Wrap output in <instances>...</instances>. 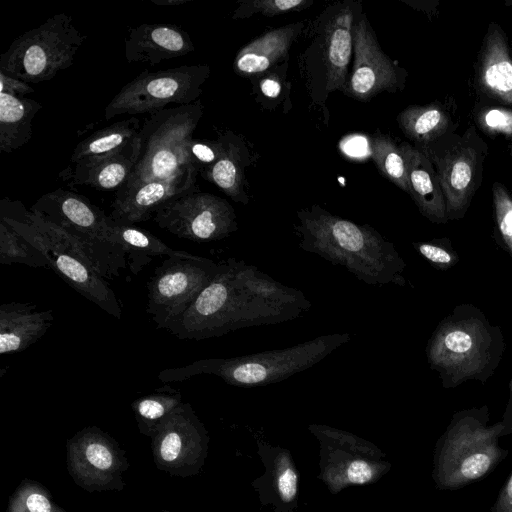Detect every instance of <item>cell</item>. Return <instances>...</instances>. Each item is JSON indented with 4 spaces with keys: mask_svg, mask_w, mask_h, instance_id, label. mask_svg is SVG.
<instances>
[{
    "mask_svg": "<svg viewBox=\"0 0 512 512\" xmlns=\"http://www.w3.org/2000/svg\"><path fill=\"white\" fill-rule=\"evenodd\" d=\"M220 269V263L197 255L165 259L147 283L146 311L157 328L178 321Z\"/></svg>",
    "mask_w": 512,
    "mask_h": 512,
    "instance_id": "12",
    "label": "cell"
},
{
    "mask_svg": "<svg viewBox=\"0 0 512 512\" xmlns=\"http://www.w3.org/2000/svg\"><path fill=\"white\" fill-rule=\"evenodd\" d=\"M221 138L224 144L222 155L213 165L202 169L201 175L234 201L246 204L248 197L243 189L241 149L231 136Z\"/></svg>",
    "mask_w": 512,
    "mask_h": 512,
    "instance_id": "29",
    "label": "cell"
},
{
    "mask_svg": "<svg viewBox=\"0 0 512 512\" xmlns=\"http://www.w3.org/2000/svg\"><path fill=\"white\" fill-rule=\"evenodd\" d=\"M109 238L124 249L129 270L133 275L139 274L157 256L184 258L195 256L170 248L147 230L134 225L118 224L112 219L109 224Z\"/></svg>",
    "mask_w": 512,
    "mask_h": 512,
    "instance_id": "25",
    "label": "cell"
},
{
    "mask_svg": "<svg viewBox=\"0 0 512 512\" xmlns=\"http://www.w3.org/2000/svg\"><path fill=\"white\" fill-rule=\"evenodd\" d=\"M370 151L379 172L409 194L406 163L400 146L388 136L379 134L371 138Z\"/></svg>",
    "mask_w": 512,
    "mask_h": 512,
    "instance_id": "31",
    "label": "cell"
},
{
    "mask_svg": "<svg viewBox=\"0 0 512 512\" xmlns=\"http://www.w3.org/2000/svg\"><path fill=\"white\" fill-rule=\"evenodd\" d=\"M67 471L87 492L122 491L130 467L126 451L97 426L79 430L66 443Z\"/></svg>",
    "mask_w": 512,
    "mask_h": 512,
    "instance_id": "13",
    "label": "cell"
},
{
    "mask_svg": "<svg viewBox=\"0 0 512 512\" xmlns=\"http://www.w3.org/2000/svg\"><path fill=\"white\" fill-rule=\"evenodd\" d=\"M491 512H512V473L500 489Z\"/></svg>",
    "mask_w": 512,
    "mask_h": 512,
    "instance_id": "42",
    "label": "cell"
},
{
    "mask_svg": "<svg viewBox=\"0 0 512 512\" xmlns=\"http://www.w3.org/2000/svg\"><path fill=\"white\" fill-rule=\"evenodd\" d=\"M500 423L502 425L501 437L512 434V378L509 382V398Z\"/></svg>",
    "mask_w": 512,
    "mask_h": 512,
    "instance_id": "44",
    "label": "cell"
},
{
    "mask_svg": "<svg viewBox=\"0 0 512 512\" xmlns=\"http://www.w3.org/2000/svg\"><path fill=\"white\" fill-rule=\"evenodd\" d=\"M374 470L371 465L364 460L352 461L346 471L347 480L353 484H365L373 477Z\"/></svg>",
    "mask_w": 512,
    "mask_h": 512,
    "instance_id": "40",
    "label": "cell"
},
{
    "mask_svg": "<svg viewBox=\"0 0 512 512\" xmlns=\"http://www.w3.org/2000/svg\"><path fill=\"white\" fill-rule=\"evenodd\" d=\"M223 150L221 137L216 141L190 138L184 145V157L187 164L205 169L220 158Z\"/></svg>",
    "mask_w": 512,
    "mask_h": 512,
    "instance_id": "37",
    "label": "cell"
},
{
    "mask_svg": "<svg viewBox=\"0 0 512 512\" xmlns=\"http://www.w3.org/2000/svg\"><path fill=\"white\" fill-rule=\"evenodd\" d=\"M192 0H151L152 3L158 6H179L188 3Z\"/></svg>",
    "mask_w": 512,
    "mask_h": 512,
    "instance_id": "45",
    "label": "cell"
},
{
    "mask_svg": "<svg viewBox=\"0 0 512 512\" xmlns=\"http://www.w3.org/2000/svg\"><path fill=\"white\" fill-rule=\"evenodd\" d=\"M6 512H67L53 499L49 490L37 481L25 478L9 499Z\"/></svg>",
    "mask_w": 512,
    "mask_h": 512,
    "instance_id": "33",
    "label": "cell"
},
{
    "mask_svg": "<svg viewBox=\"0 0 512 512\" xmlns=\"http://www.w3.org/2000/svg\"><path fill=\"white\" fill-rule=\"evenodd\" d=\"M209 438L189 403L178 406L151 437L153 462L159 471L187 478L204 464Z\"/></svg>",
    "mask_w": 512,
    "mask_h": 512,
    "instance_id": "15",
    "label": "cell"
},
{
    "mask_svg": "<svg viewBox=\"0 0 512 512\" xmlns=\"http://www.w3.org/2000/svg\"><path fill=\"white\" fill-rule=\"evenodd\" d=\"M311 0H250L242 1L233 13L234 19L250 17L256 13L273 17L290 11H298L309 7Z\"/></svg>",
    "mask_w": 512,
    "mask_h": 512,
    "instance_id": "35",
    "label": "cell"
},
{
    "mask_svg": "<svg viewBox=\"0 0 512 512\" xmlns=\"http://www.w3.org/2000/svg\"><path fill=\"white\" fill-rule=\"evenodd\" d=\"M86 38L71 15L55 14L12 42L1 55L0 71L27 83L50 80L72 66Z\"/></svg>",
    "mask_w": 512,
    "mask_h": 512,
    "instance_id": "8",
    "label": "cell"
},
{
    "mask_svg": "<svg viewBox=\"0 0 512 512\" xmlns=\"http://www.w3.org/2000/svg\"><path fill=\"white\" fill-rule=\"evenodd\" d=\"M509 155L512 157V143L507 147Z\"/></svg>",
    "mask_w": 512,
    "mask_h": 512,
    "instance_id": "46",
    "label": "cell"
},
{
    "mask_svg": "<svg viewBox=\"0 0 512 512\" xmlns=\"http://www.w3.org/2000/svg\"><path fill=\"white\" fill-rule=\"evenodd\" d=\"M0 263L24 264L31 268L50 269L47 258L4 221L0 220Z\"/></svg>",
    "mask_w": 512,
    "mask_h": 512,
    "instance_id": "32",
    "label": "cell"
},
{
    "mask_svg": "<svg viewBox=\"0 0 512 512\" xmlns=\"http://www.w3.org/2000/svg\"><path fill=\"white\" fill-rule=\"evenodd\" d=\"M30 211L70 234L104 279L120 277L126 268L124 249L109 238L110 216L86 197L59 188L42 195Z\"/></svg>",
    "mask_w": 512,
    "mask_h": 512,
    "instance_id": "7",
    "label": "cell"
},
{
    "mask_svg": "<svg viewBox=\"0 0 512 512\" xmlns=\"http://www.w3.org/2000/svg\"><path fill=\"white\" fill-rule=\"evenodd\" d=\"M354 64L343 91L358 100L393 90L399 83L398 70L381 50L365 17L353 26Z\"/></svg>",
    "mask_w": 512,
    "mask_h": 512,
    "instance_id": "16",
    "label": "cell"
},
{
    "mask_svg": "<svg viewBox=\"0 0 512 512\" xmlns=\"http://www.w3.org/2000/svg\"><path fill=\"white\" fill-rule=\"evenodd\" d=\"M182 403L181 394L170 387L157 389L134 400L131 407L140 433L151 438L163 421Z\"/></svg>",
    "mask_w": 512,
    "mask_h": 512,
    "instance_id": "30",
    "label": "cell"
},
{
    "mask_svg": "<svg viewBox=\"0 0 512 512\" xmlns=\"http://www.w3.org/2000/svg\"><path fill=\"white\" fill-rule=\"evenodd\" d=\"M350 334L331 333L282 349L234 356L207 358L186 366L162 370L163 382L184 381L200 374H211L237 387H258L283 381L302 372L350 341Z\"/></svg>",
    "mask_w": 512,
    "mask_h": 512,
    "instance_id": "4",
    "label": "cell"
},
{
    "mask_svg": "<svg viewBox=\"0 0 512 512\" xmlns=\"http://www.w3.org/2000/svg\"><path fill=\"white\" fill-rule=\"evenodd\" d=\"M489 408H469L453 414L438 439L432 476L441 490H456L483 478L506 458L499 444L502 425H488Z\"/></svg>",
    "mask_w": 512,
    "mask_h": 512,
    "instance_id": "6",
    "label": "cell"
},
{
    "mask_svg": "<svg viewBox=\"0 0 512 512\" xmlns=\"http://www.w3.org/2000/svg\"><path fill=\"white\" fill-rule=\"evenodd\" d=\"M0 92H7L17 96H24L34 92V89L18 78H14L0 71Z\"/></svg>",
    "mask_w": 512,
    "mask_h": 512,
    "instance_id": "41",
    "label": "cell"
},
{
    "mask_svg": "<svg viewBox=\"0 0 512 512\" xmlns=\"http://www.w3.org/2000/svg\"><path fill=\"white\" fill-rule=\"evenodd\" d=\"M400 148L406 163L409 195L420 213L432 223H447L445 198L432 162L417 146L402 143Z\"/></svg>",
    "mask_w": 512,
    "mask_h": 512,
    "instance_id": "20",
    "label": "cell"
},
{
    "mask_svg": "<svg viewBox=\"0 0 512 512\" xmlns=\"http://www.w3.org/2000/svg\"><path fill=\"white\" fill-rule=\"evenodd\" d=\"M261 92L269 98H276L281 92V83L275 76H267L260 82Z\"/></svg>",
    "mask_w": 512,
    "mask_h": 512,
    "instance_id": "43",
    "label": "cell"
},
{
    "mask_svg": "<svg viewBox=\"0 0 512 512\" xmlns=\"http://www.w3.org/2000/svg\"><path fill=\"white\" fill-rule=\"evenodd\" d=\"M52 310L36 311V305L10 302L0 306V354L24 351L51 326Z\"/></svg>",
    "mask_w": 512,
    "mask_h": 512,
    "instance_id": "21",
    "label": "cell"
},
{
    "mask_svg": "<svg viewBox=\"0 0 512 512\" xmlns=\"http://www.w3.org/2000/svg\"><path fill=\"white\" fill-rule=\"evenodd\" d=\"M194 49L188 33L174 24L144 23L130 28L125 38V57L129 63L145 62L155 66Z\"/></svg>",
    "mask_w": 512,
    "mask_h": 512,
    "instance_id": "19",
    "label": "cell"
},
{
    "mask_svg": "<svg viewBox=\"0 0 512 512\" xmlns=\"http://www.w3.org/2000/svg\"><path fill=\"white\" fill-rule=\"evenodd\" d=\"M141 126L140 119L131 117L92 133L77 144L71 163L92 161L118 151L139 135Z\"/></svg>",
    "mask_w": 512,
    "mask_h": 512,
    "instance_id": "27",
    "label": "cell"
},
{
    "mask_svg": "<svg viewBox=\"0 0 512 512\" xmlns=\"http://www.w3.org/2000/svg\"><path fill=\"white\" fill-rule=\"evenodd\" d=\"M140 153L139 133L132 142L116 152L76 164L71 172L72 182L98 190H119L133 173Z\"/></svg>",
    "mask_w": 512,
    "mask_h": 512,
    "instance_id": "22",
    "label": "cell"
},
{
    "mask_svg": "<svg viewBox=\"0 0 512 512\" xmlns=\"http://www.w3.org/2000/svg\"><path fill=\"white\" fill-rule=\"evenodd\" d=\"M492 198L497 235L512 258V195L505 185L495 181L492 185Z\"/></svg>",
    "mask_w": 512,
    "mask_h": 512,
    "instance_id": "34",
    "label": "cell"
},
{
    "mask_svg": "<svg viewBox=\"0 0 512 512\" xmlns=\"http://www.w3.org/2000/svg\"><path fill=\"white\" fill-rule=\"evenodd\" d=\"M298 219L295 229L302 250L343 266L368 285H406L404 259L394 244L370 225L357 224L319 206L298 212Z\"/></svg>",
    "mask_w": 512,
    "mask_h": 512,
    "instance_id": "2",
    "label": "cell"
},
{
    "mask_svg": "<svg viewBox=\"0 0 512 512\" xmlns=\"http://www.w3.org/2000/svg\"><path fill=\"white\" fill-rule=\"evenodd\" d=\"M202 114L203 105L196 101L163 109L146 117L140 130L141 153L138 162L119 190L166 179L192 166L187 164L184 157V145L192 138Z\"/></svg>",
    "mask_w": 512,
    "mask_h": 512,
    "instance_id": "9",
    "label": "cell"
},
{
    "mask_svg": "<svg viewBox=\"0 0 512 512\" xmlns=\"http://www.w3.org/2000/svg\"><path fill=\"white\" fill-rule=\"evenodd\" d=\"M301 27L295 23L268 31L242 47L234 60L235 72L248 77L268 70L287 55Z\"/></svg>",
    "mask_w": 512,
    "mask_h": 512,
    "instance_id": "23",
    "label": "cell"
},
{
    "mask_svg": "<svg viewBox=\"0 0 512 512\" xmlns=\"http://www.w3.org/2000/svg\"><path fill=\"white\" fill-rule=\"evenodd\" d=\"M198 171V168L189 166L172 177L118 190L111 205L110 218L123 225H135L150 219L166 202L197 190Z\"/></svg>",
    "mask_w": 512,
    "mask_h": 512,
    "instance_id": "17",
    "label": "cell"
},
{
    "mask_svg": "<svg viewBox=\"0 0 512 512\" xmlns=\"http://www.w3.org/2000/svg\"><path fill=\"white\" fill-rule=\"evenodd\" d=\"M505 349L500 327L492 325L479 307L464 303L439 322L425 352L442 387L452 389L470 380L485 384L495 373Z\"/></svg>",
    "mask_w": 512,
    "mask_h": 512,
    "instance_id": "3",
    "label": "cell"
},
{
    "mask_svg": "<svg viewBox=\"0 0 512 512\" xmlns=\"http://www.w3.org/2000/svg\"><path fill=\"white\" fill-rule=\"evenodd\" d=\"M210 75L206 64L142 71L124 85L105 108V120L123 114H153L169 104H192Z\"/></svg>",
    "mask_w": 512,
    "mask_h": 512,
    "instance_id": "11",
    "label": "cell"
},
{
    "mask_svg": "<svg viewBox=\"0 0 512 512\" xmlns=\"http://www.w3.org/2000/svg\"><path fill=\"white\" fill-rule=\"evenodd\" d=\"M42 108L34 99L0 92V151L11 153L32 138L33 119Z\"/></svg>",
    "mask_w": 512,
    "mask_h": 512,
    "instance_id": "26",
    "label": "cell"
},
{
    "mask_svg": "<svg viewBox=\"0 0 512 512\" xmlns=\"http://www.w3.org/2000/svg\"><path fill=\"white\" fill-rule=\"evenodd\" d=\"M478 120L486 131L512 136V111L508 109L492 108L481 111Z\"/></svg>",
    "mask_w": 512,
    "mask_h": 512,
    "instance_id": "38",
    "label": "cell"
},
{
    "mask_svg": "<svg viewBox=\"0 0 512 512\" xmlns=\"http://www.w3.org/2000/svg\"><path fill=\"white\" fill-rule=\"evenodd\" d=\"M475 83L486 98L512 107V50L495 22L489 24L478 53Z\"/></svg>",
    "mask_w": 512,
    "mask_h": 512,
    "instance_id": "18",
    "label": "cell"
},
{
    "mask_svg": "<svg viewBox=\"0 0 512 512\" xmlns=\"http://www.w3.org/2000/svg\"><path fill=\"white\" fill-rule=\"evenodd\" d=\"M153 219L169 233L198 243L221 240L238 227L225 199L198 189L166 202Z\"/></svg>",
    "mask_w": 512,
    "mask_h": 512,
    "instance_id": "14",
    "label": "cell"
},
{
    "mask_svg": "<svg viewBox=\"0 0 512 512\" xmlns=\"http://www.w3.org/2000/svg\"><path fill=\"white\" fill-rule=\"evenodd\" d=\"M417 147L434 166L445 198L448 221L464 218L482 183L488 144L475 126L470 125L462 134L449 132Z\"/></svg>",
    "mask_w": 512,
    "mask_h": 512,
    "instance_id": "10",
    "label": "cell"
},
{
    "mask_svg": "<svg viewBox=\"0 0 512 512\" xmlns=\"http://www.w3.org/2000/svg\"><path fill=\"white\" fill-rule=\"evenodd\" d=\"M402 132L418 145L435 141L453 132L450 115L438 102L426 105H410L397 117Z\"/></svg>",
    "mask_w": 512,
    "mask_h": 512,
    "instance_id": "28",
    "label": "cell"
},
{
    "mask_svg": "<svg viewBox=\"0 0 512 512\" xmlns=\"http://www.w3.org/2000/svg\"><path fill=\"white\" fill-rule=\"evenodd\" d=\"M353 12L342 9L328 24L324 43L327 89L343 90L353 49Z\"/></svg>",
    "mask_w": 512,
    "mask_h": 512,
    "instance_id": "24",
    "label": "cell"
},
{
    "mask_svg": "<svg viewBox=\"0 0 512 512\" xmlns=\"http://www.w3.org/2000/svg\"><path fill=\"white\" fill-rule=\"evenodd\" d=\"M162 512H170V511H168V510H163Z\"/></svg>",
    "mask_w": 512,
    "mask_h": 512,
    "instance_id": "47",
    "label": "cell"
},
{
    "mask_svg": "<svg viewBox=\"0 0 512 512\" xmlns=\"http://www.w3.org/2000/svg\"><path fill=\"white\" fill-rule=\"evenodd\" d=\"M412 244L415 250L437 270H448L459 262V256L448 237Z\"/></svg>",
    "mask_w": 512,
    "mask_h": 512,
    "instance_id": "36",
    "label": "cell"
},
{
    "mask_svg": "<svg viewBox=\"0 0 512 512\" xmlns=\"http://www.w3.org/2000/svg\"><path fill=\"white\" fill-rule=\"evenodd\" d=\"M0 220L37 248L50 269L70 287L109 315L121 318L122 307L115 293L70 234L7 198L1 201Z\"/></svg>",
    "mask_w": 512,
    "mask_h": 512,
    "instance_id": "5",
    "label": "cell"
},
{
    "mask_svg": "<svg viewBox=\"0 0 512 512\" xmlns=\"http://www.w3.org/2000/svg\"><path fill=\"white\" fill-rule=\"evenodd\" d=\"M298 476L292 468H286L277 477V490L281 499L292 502L297 495Z\"/></svg>",
    "mask_w": 512,
    "mask_h": 512,
    "instance_id": "39",
    "label": "cell"
},
{
    "mask_svg": "<svg viewBox=\"0 0 512 512\" xmlns=\"http://www.w3.org/2000/svg\"><path fill=\"white\" fill-rule=\"evenodd\" d=\"M184 314L167 331L181 340H203L301 317L311 308L302 291L254 265L228 258Z\"/></svg>",
    "mask_w": 512,
    "mask_h": 512,
    "instance_id": "1",
    "label": "cell"
}]
</instances>
